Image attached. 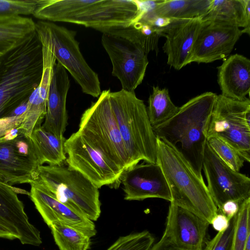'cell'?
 Returning a JSON list of instances; mask_svg holds the SVG:
<instances>
[{"instance_id":"1","label":"cell","mask_w":250,"mask_h":250,"mask_svg":"<svg viewBox=\"0 0 250 250\" xmlns=\"http://www.w3.org/2000/svg\"><path fill=\"white\" fill-rule=\"evenodd\" d=\"M217 95L211 92L199 95L179 107L168 120L152 127L156 137L179 151L202 180L207 131Z\"/></svg>"},{"instance_id":"2","label":"cell","mask_w":250,"mask_h":250,"mask_svg":"<svg viewBox=\"0 0 250 250\" xmlns=\"http://www.w3.org/2000/svg\"><path fill=\"white\" fill-rule=\"evenodd\" d=\"M138 12L135 0H38L32 15L39 21L72 23L103 33L129 26Z\"/></svg>"},{"instance_id":"3","label":"cell","mask_w":250,"mask_h":250,"mask_svg":"<svg viewBox=\"0 0 250 250\" xmlns=\"http://www.w3.org/2000/svg\"><path fill=\"white\" fill-rule=\"evenodd\" d=\"M42 72V46L36 33L0 59V119L28 100Z\"/></svg>"},{"instance_id":"4","label":"cell","mask_w":250,"mask_h":250,"mask_svg":"<svg viewBox=\"0 0 250 250\" xmlns=\"http://www.w3.org/2000/svg\"><path fill=\"white\" fill-rule=\"evenodd\" d=\"M169 188L172 202L210 224L217 214L204 180L172 146L157 138V161Z\"/></svg>"},{"instance_id":"5","label":"cell","mask_w":250,"mask_h":250,"mask_svg":"<svg viewBox=\"0 0 250 250\" xmlns=\"http://www.w3.org/2000/svg\"><path fill=\"white\" fill-rule=\"evenodd\" d=\"M109 101L132 167L140 161L156 163L157 137L144 101L135 92H110Z\"/></svg>"},{"instance_id":"6","label":"cell","mask_w":250,"mask_h":250,"mask_svg":"<svg viewBox=\"0 0 250 250\" xmlns=\"http://www.w3.org/2000/svg\"><path fill=\"white\" fill-rule=\"evenodd\" d=\"M34 180L43 186L59 201L81 212L92 221H97L100 216L99 188L82 173L64 164L39 167Z\"/></svg>"},{"instance_id":"7","label":"cell","mask_w":250,"mask_h":250,"mask_svg":"<svg viewBox=\"0 0 250 250\" xmlns=\"http://www.w3.org/2000/svg\"><path fill=\"white\" fill-rule=\"evenodd\" d=\"M109 89L83 113L79 130L106 160L123 171L132 167L111 106Z\"/></svg>"},{"instance_id":"8","label":"cell","mask_w":250,"mask_h":250,"mask_svg":"<svg viewBox=\"0 0 250 250\" xmlns=\"http://www.w3.org/2000/svg\"><path fill=\"white\" fill-rule=\"evenodd\" d=\"M36 31L49 43L56 61L68 71L82 91L93 97L101 93L98 74L88 64L82 54L76 32L54 22L39 21Z\"/></svg>"},{"instance_id":"9","label":"cell","mask_w":250,"mask_h":250,"mask_svg":"<svg viewBox=\"0 0 250 250\" xmlns=\"http://www.w3.org/2000/svg\"><path fill=\"white\" fill-rule=\"evenodd\" d=\"M207 139L218 138L250 162V100L217 95L208 128Z\"/></svg>"},{"instance_id":"10","label":"cell","mask_w":250,"mask_h":250,"mask_svg":"<svg viewBox=\"0 0 250 250\" xmlns=\"http://www.w3.org/2000/svg\"><path fill=\"white\" fill-rule=\"evenodd\" d=\"M101 41L112 65V75L119 80L122 89L134 92L144 78L148 55L121 27L103 32Z\"/></svg>"},{"instance_id":"11","label":"cell","mask_w":250,"mask_h":250,"mask_svg":"<svg viewBox=\"0 0 250 250\" xmlns=\"http://www.w3.org/2000/svg\"><path fill=\"white\" fill-rule=\"evenodd\" d=\"M65 162L98 188L103 186L117 188L124 171L104 157L79 130L65 140Z\"/></svg>"},{"instance_id":"12","label":"cell","mask_w":250,"mask_h":250,"mask_svg":"<svg viewBox=\"0 0 250 250\" xmlns=\"http://www.w3.org/2000/svg\"><path fill=\"white\" fill-rule=\"evenodd\" d=\"M40 166L30 138L19 127L0 138V180L11 186L30 184Z\"/></svg>"},{"instance_id":"13","label":"cell","mask_w":250,"mask_h":250,"mask_svg":"<svg viewBox=\"0 0 250 250\" xmlns=\"http://www.w3.org/2000/svg\"><path fill=\"white\" fill-rule=\"evenodd\" d=\"M202 170L209 193L218 209L226 201L242 202L250 198V179L232 169L223 162L207 144Z\"/></svg>"},{"instance_id":"14","label":"cell","mask_w":250,"mask_h":250,"mask_svg":"<svg viewBox=\"0 0 250 250\" xmlns=\"http://www.w3.org/2000/svg\"><path fill=\"white\" fill-rule=\"evenodd\" d=\"M243 34L240 28L214 20H202L188 64L225 59Z\"/></svg>"},{"instance_id":"15","label":"cell","mask_w":250,"mask_h":250,"mask_svg":"<svg viewBox=\"0 0 250 250\" xmlns=\"http://www.w3.org/2000/svg\"><path fill=\"white\" fill-rule=\"evenodd\" d=\"M121 184L125 200L160 198L171 201L169 188L157 163L143 162L134 165L124 171Z\"/></svg>"},{"instance_id":"16","label":"cell","mask_w":250,"mask_h":250,"mask_svg":"<svg viewBox=\"0 0 250 250\" xmlns=\"http://www.w3.org/2000/svg\"><path fill=\"white\" fill-rule=\"evenodd\" d=\"M19 193L29 195V192L0 180V224L22 244L39 246L42 243L40 232L29 221Z\"/></svg>"},{"instance_id":"17","label":"cell","mask_w":250,"mask_h":250,"mask_svg":"<svg viewBox=\"0 0 250 250\" xmlns=\"http://www.w3.org/2000/svg\"><path fill=\"white\" fill-rule=\"evenodd\" d=\"M30 185L29 196L49 228L54 223H60L76 228L91 238L96 234L93 221L79 211L59 201L37 182L34 180Z\"/></svg>"},{"instance_id":"18","label":"cell","mask_w":250,"mask_h":250,"mask_svg":"<svg viewBox=\"0 0 250 250\" xmlns=\"http://www.w3.org/2000/svg\"><path fill=\"white\" fill-rule=\"evenodd\" d=\"M210 224L172 202L169 206L164 233L175 246L184 250H203Z\"/></svg>"},{"instance_id":"19","label":"cell","mask_w":250,"mask_h":250,"mask_svg":"<svg viewBox=\"0 0 250 250\" xmlns=\"http://www.w3.org/2000/svg\"><path fill=\"white\" fill-rule=\"evenodd\" d=\"M201 22L200 18L172 19L168 25L159 30L160 36L166 38L163 49L170 66L178 70L188 64Z\"/></svg>"},{"instance_id":"20","label":"cell","mask_w":250,"mask_h":250,"mask_svg":"<svg viewBox=\"0 0 250 250\" xmlns=\"http://www.w3.org/2000/svg\"><path fill=\"white\" fill-rule=\"evenodd\" d=\"M70 87L66 70L56 62L49 87L46 113L42 127L58 137L63 136L68 125L66 103Z\"/></svg>"},{"instance_id":"21","label":"cell","mask_w":250,"mask_h":250,"mask_svg":"<svg viewBox=\"0 0 250 250\" xmlns=\"http://www.w3.org/2000/svg\"><path fill=\"white\" fill-rule=\"evenodd\" d=\"M218 83L223 96L243 100L250 92V60L235 54L217 67Z\"/></svg>"},{"instance_id":"22","label":"cell","mask_w":250,"mask_h":250,"mask_svg":"<svg viewBox=\"0 0 250 250\" xmlns=\"http://www.w3.org/2000/svg\"><path fill=\"white\" fill-rule=\"evenodd\" d=\"M36 22L27 16L0 15V53L5 55L32 38Z\"/></svg>"},{"instance_id":"23","label":"cell","mask_w":250,"mask_h":250,"mask_svg":"<svg viewBox=\"0 0 250 250\" xmlns=\"http://www.w3.org/2000/svg\"><path fill=\"white\" fill-rule=\"evenodd\" d=\"M202 20H214L243 27V34L250 35V0H211Z\"/></svg>"},{"instance_id":"24","label":"cell","mask_w":250,"mask_h":250,"mask_svg":"<svg viewBox=\"0 0 250 250\" xmlns=\"http://www.w3.org/2000/svg\"><path fill=\"white\" fill-rule=\"evenodd\" d=\"M210 1L162 0L152 10L143 15L140 20L155 17L176 20L202 19L208 10Z\"/></svg>"},{"instance_id":"25","label":"cell","mask_w":250,"mask_h":250,"mask_svg":"<svg viewBox=\"0 0 250 250\" xmlns=\"http://www.w3.org/2000/svg\"><path fill=\"white\" fill-rule=\"evenodd\" d=\"M30 138L41 166L45 163L49 165L65 163L64 136L58 137L40 125L34 128Z\"/></svg>"},{"instance_id":"26","label":"cell","mask_w":250,"mask_h":250,"mask_svg":"<svg viewBox=\"0 0 250 250\" xmlns=\"http://www.w3.org/2000/svg\"><path fill=\"white\" fill-rule=\"evenodd\" d=\"M146 107L148 117L152 127L168 120L178 110L179 107L172 102L168 90L153 86Z\"/></svg>"},{"instance_id":"27","label":"cell","mask_w":250,"mask_h":250,"mask_svg":"<svg viewBox=\"0 0 250 250\" xmlns=\"http://www.w3.org/2000/svg\"><path fill=\"white\" fill-rule=\"evenodd\" d=\"M50 228L60 250H89L91 237L79 229L60 223L53 224Z\"/></svg>"},{"instance_id":"28","label":"cell","mask_w":250,"mask_h":250,"mask_svg":"<svg viewBox=\"0 0 250 250\" xmlns=\"http://www.w3.org/2000/svg\"><path fill=\"white\" fill-rule=\"evenodd\" d=\"M121 28L124 33L139 44L147 55L151 51H158L160 37L159 29L141 21Z\"/></svg>"},{"instance_id":"29","label":"cell","mask_w":250,"mask_h":250,"mask_svg":"<svg viewBox=\"0 0 250 250\" xmlns=\"http://www.w3.org/2000/svg\"><path fill=\"white\" fill-rule=\"evenodd\" d=\"M250 198L240 205L233 237L232 250H244L250 237Z\"/></svg>"},{"instance_id":"30","label":"cell","mask_w":250,"mask_h":250,"mask_svg":"<svg viewBox=\"0 0 250 250\" xmlns=\"http://www.w3.org/2000/svg\"><path fill=\"white\" fill-rule=\"evenodd\" d=\"M155 239L147 230L120 237L106 250H149Z\"/></svg>"},{"instance_id":"31","label":"cell","mask_w":250,"mask_h":250,"mask_svg":"<svg viewBox=\"0 0 250 250\" xmlns=\"http://www.w3.org/2000/svg\"><path fill=\"white\" fill-rule=\"evenodd\" d=\"M207 144L216 155L233 170L239 171L245 160L232 147L214 137L207 139Z\"/></svg>"},{"instance_id":"32","label":"cell","mask_w":250,"mask_h":250,"mask_svg":"<svg viewBox=\"0 0 250 250\" xmlns=\"http://www.w3.org/2000/svg\"><path fill=\"white\" fill-rule=\"evenodd\" d=\"M236 218L237 214L229 220L226 229L218 232L211 240L207 242L203 250H232Z\"/></svg>"},{"instance_id":"33","label":"cell","mask_w":250,"mask_h":250,"mask_svg":"<svg viewBox=\"0 0 250 250\" xmlns=\"http://www.w3.org/2000/svg\"><path fill=\"white\" fill-rule=\"evenodd\" d=\"M38 0H0V15H32Z\"/></svg>"},{"instance_id":"34","label":"cell","mask_w":250,"mask_h":250,"mask_svg":"<svg viewBox=\"0 0 250 250\" xmlns=\"http://www.w3.org/2000/svg\"><path fill=\"white\" fill-rule=\"evenodd\" d=\"M25 117V112L19 116H8L0 119V138L10 130L18 128Z\"/></svg>"},{"instance_id":"35","label":"cell","mask_w":250,"mask_h":250,"mask_svg":"<svg viewBox=\"0 0 250 250\" xmlns=\"http://www.w3.org/2000/svg\"><path fill=\"white\" fill-rule=\"evenodd\" d=\"M242 202L235 200L226 201L218 209V212L223 214L230 220L237 214Z\"/></svg>"},{"instance_id":"36","label":"cell","mask_w":250,"mask_h":250,"mask_svg":"<svg viewBox=\"0 0 250 250\" xmlns=\"http://www.w3.org/2000/svg\"><path fill=\"white\" fill-rule=\"evenodd\" d=\"M229 220L223 214L218 212L212 219L210 224L218 232L226 229L229 226Z\"/></svg>"},{"instance_id":"37","label":"cell","mask_w":250,"mask_h":250,"mask_svg":"<svg viewBox=\"0 0 250 250\" xmlns=\"http://www.w3.org/2000/svg\"><path fill=\"white\" fill-rule=\"evenodd\" d=\"M139 21L146 22L154 28L160 30L168 25L171 23L172 19L165 17H155L141 19Z\"/></svg>"},{"instance_id":"38","label":"cell","mask_w":250,"mask_h":250,"mask_svg":"<svg viewBox=\"0 0 250 250\" xmlns=\"http://www.w3.org/2000/svg\"><path fill=\"white\" fill-rule=\"evenodd\" d=\"M149 250H184L175 246L163 233L161 239L153 245Z\"/></svg>"},{"instance_id":"39","label":"cell","mask_w":250,"mask_h":250,"mask_svg":"<svg viewBox=\"0 0 250 250\" xmlns=\"http://www.w3.org/2000/svg\"><path fill=\"white\" fill-rule=\"evenodd\" d=\"M0 238L10 240L17 239L16 237L6 228L0 224Z\"/></svg>"},{"instance_id":"40","label":"cell","mask_w":250,"mask_h":250,"mask_svg":"<svg viewBox=\"0 0 250 250\" xmlns=\"http://www.w3.org/2000/svg\"><path fill=\"white\" fill-rule=\"evenodd\" d=\"M28 101L21 104L15 108L9 116H17L23 114L26 110Z\"/></svg>"},{"instance_id":"41","label":"cell","mask_w":250,"mask_h":250,"mask_svg":"<svg viewBox=\"0 0 250 250\" xmlns=\"http://www.w3.org/2000/svg\"><path fill=\"white\" fill-rule=\"evenodd\" d=\"M244 250H250V237L247 240Z\"/></svg>"},{"instance_id":"42","label":"cell","mask_w":250,"mask_h":250,"mask_svg":"<svg viewBox=\"0 0 250 250\" xmlns=\"http://www.w3.org/2000/svg\"><path fill=\"white\" fill-rule=\"evenodd\" d=\"M4 55H3L2 53H0V59L1 58L2 56H3Z\"/></svg>"}]
</instances>
